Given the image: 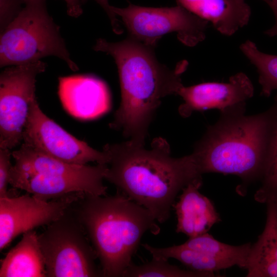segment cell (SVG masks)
Returning a JSON list of instances; mask_svg holds the SVG:
<instances>
[{"label":"cell","mask_w":277,"mask_h":277,"mask_svg":"<svg viewBox=\"0 0 277 277\" xmlns=\"http://www.w3.org/2000/svg\"><path fill=\"white\" fill-rule=\"evenodd\" d=\"M67 7V11L69 15L77 17L80 16L83 12V5L85 0H64Z\"/></svg>","instance_id":"d4e9b609"},{"label":"cell","mask_w":277,"mask_h":277,"mask_svg":"<svg viewBox=\"0 0 277 277\" xmlns=\"http://www.w3.org/2000/svg\"><path fill=\"white\" fill-rule=\"evenodd\" d=\"M1 33V67L55 56L72 70L78 69L70 57L59 26L48 12L46 0H25L20 12Z\"/></svg>","instance_id":"8992f818"},{"label":"cell","mask_w":277,"mask_h":277,"mask_svg":"<svg viewBox=\"0 0 277 277\" xmlns=\"http://www.w3.org/2000/svg\"><path fill=\"white\" fill-rule=\"evenodd\" d=\"M87 0H85L86 2ZM105 11L108 15L112 27L113 31L118 34L122 33L123 29L120 26V22L116 15L111 11V6L108 3V0H94Z\"/></svg>","instance_id":"cb8c5ba5"},{"label":"cell","mask_w":277,"mask_h":277,"mask_svg":"<svg viewBox=\"0 0 277 277\" xmlns=\"http://www.w3.org/2000/svg\"><path fill=\"white\" fill-rule=\"evenodd\" d=\"M58 95L64 108L72 115L84 120L97 118L110 109L111 97L105 83L90 75L58 78Z\"/></svg>","instance_id":"5bb4252c"},{"label":"cell","mask_w":277,"mask_h":277,"mask_svg":"<svg viewBox=\"0 0 277 277\" xmlns=\"http://www.w3.org/2000/svg\"><path fill=\"white\" fill-rule=\"evenodd\" d=\"M46 64L41 61L12 66L0 75V148L11 149L23 141L29 109L35 96L37 75Z\"/></svg>","instance_id":"9c48e42d"},{"label":"cell","mask_w":277,"mask_h":277,"mask_svg":"<svg viewBox=\"0 0 277 277\" xmlns=\"http://www.w3.org/2000/svg\"><path fill=\"white\" fill-rule=\"evenodd\" d=\"M251 244L232 246L221 242L206 233L189 238L184 243L166 248H156L143 244L152 258L181 262L190 270L209 273L238 266L245 269Z\"/></svg>","instance_id":"8fae6325"},{"label":"cell","mask_w":277,"mask_h":277,"mask_svg":"<svg viewBox=\"0 0 277 277\" xmlns=\"http://www.w3.org/2000/svg\"><path fill=\"white\" fill-rule=\"evenodd\" d=\"M85 194L73 193L50 201L29 193L0 198L1 250L18 235L59 219Z\"/></svg>","instance_id":"7c38bea8"},{"label":"cell","mask_w":277,"mask_h":277,"mask_svg":"<svg viewBox=\"0 0 277 277\" xmlns=\"http://www.w3.org/2000/svg\"><path fill=\"white\" fill-rule=\"evenodd\" d=\"M9 184L42 200L57 199L73 193L106 195L103 183L107 164L95 166L66 163L23 143L12 152Z\"/></svg>","instance_id":"5b68a950"},{"label":"cell","mask_w":277,"mask_h":277,"mask_svg":"<svg viewBox=\"0 0 277 277\" xmlns=\"http://www.w3.org/2000/svg\"><path fill=\"white\" fill-rule=\"evenodd\" d=\"M240 49L256 68L261 86V94L269 97L273 91L277 90V55L261 52L250 40L241 44Z\"/></svg>","instance_id":"d6986e66"},{"label":"cell","mask_w":277,"mask_h":277,"mask_svg":"<svg viewBox=\"0 0 277 277\" xmlns=\"http://www.w3.org/2000/svg\"><path fill=\"white\" fill-rule=\"evenodd\" d=\"M265 2L272 11H277V0H262Z\"/></svg>","instance_id":"4316f807"},{"label":"cell","mask_w":277,"mask_h":277,"mask_svg":"<svg viewBox=\"0 0 277 277\" xmlns=\"http://www.w3.org/2000/svg\"><path fill=\"white\" fill-rule=\"evenodd\" d=\"M111 10L122 18L129 37L154 48L172 32L184 45L194 47L205 39L209 23L179 5L154 8L129 4L125 8L111 6Z\"/></svg>","instance_id":"ba28073f"},{"label":"cell","mask_w":277,"mask_h":277,"mask_svg":"<svg viewBox=\"0 0 277 277\" xmlns=\"http://www.w3.org/2000/svg\"><path fill=\"white\" fill-rule=\"evenodd\" d=\"M24 143L62 161L86 165L107 164V153L74 137L41 110L36 98L32 102L23 133Z\"/></svg>","instance_id":"30bf717a"},{"label":"cell","mask_w":277,"mask_h":277,"mask_svg":"<svg viewBox=\"0 0 277 277\" xmlns=\"http://www.w3.org/2000/svg\"><path fill=\"white\" fill-rule=\"evenodd\" d=\"M74 211L97 256L103 276H123L147 231L160 228L146 208L117 190L112 196L85 194Z\"/></svg>","instance_id":"277c9868"},{"label":"cell","mask_w":277,"mask_h":277,"mask_svg":"<svg viewBox=\"0 0 277 277\" xmlns=\"http://www.w3.org/2000/svg\"><path fill=\"white\" fill-rule=\"evenodd\" d=\"M25 0H0V28L2 32L16 17Z\"/></svg>","instance_id":"7402d4cb"},{"label":"cell","mask_w":277,"mask_h":277,"mask_svg":"<svg viewBox=\"0 0 277 277\" xmlns=\"http://www.w3.org/2000/svg\"><path fill=\"white\" fill-rule=\"evenodd\" d=\"M70 209L38 234L46 276H102L96 265V252L75 214H69Z\"/></svg>","instance_id":"52a82bcc"},{"label":"cell","mask_w":277,"mask_h":277,"mask_svg":"<svg viewBox=\"0 0 277 277\" xmlns=\"http://www.w3.org/2000/svg\"><path fill=\"white\" fill-rule=\"evenodd\" d=\"M202 184L201 177L187 185L172 206L177 220L176 232L189 238L207 233L214 224L221 221L212 202L199 192Z\"/></svg>","instance_id":"9a60e30c"},{"label":"cell","mask_w":277,"mask_h":277,"mask_svg":"<svg viewBox=\"0 0 277 277\" xmlns=\"http://www.w3.org/2000/svg\"><path fill=\"white\" fill-rule=\"evenodd\" d=\"M273 105L275 115L268 156L260 180L261 186L254 195L256 201L266 204L277 203V94Z\"/></svg>","instance_id":"ffe728a7"},{"label":"cell","mask_w":277,"mask_h":277,"mask_svg":"<svg viewBox=\"0 0 277 277\" xmlns=\"http://www.w3.org/2000/svg\"><path fill=\"white\" fill-rule=\"evenodd\" d=\"M247 277H277V203H267L265 226L248 254Z\"/></svg>","instance_id":"e0dca14e"},{"label":"cell","mask_w":277,"mask_h":277,"mask_svg":"<svg viewBox=\"0 0 277 277\" xmlns=\"http://www.w3.org/2000/svg\"><path fill=\"white\" fill-rule=\"evenodd\" d=\"M0 276H46L44 259L35 231L24 233L21 241L2 260Z\"/></svg>","instance_id":"ac0fdd59"},{"label":"cell","mask_w":277,"mask_h":277,"mask_svg":"<svg viewBox=\"0 0 277 277\" xmlns=\"http://www.w3.org/2000/svg\"><path fill=\"white\" fill-rule=\"evenodd\" d=\"M124 277H197L213 276L212 275L185 270L170 264L168 260L152 258V260L141 265L132 263L125 271Z\"/></svg>","instance_id":"44dd1931"},{"label":"cell","mask_w":277,"mask_h":277,"mask_svg":"<svg viewBox=\"0 0 277 277\" xmlns=\"http://www.w3.org/2000/svg\"><path fill=\"white\" fill-rule=\"evenodd\" d=\"M93 49L111 55L118 69L121 101L110 127L121 131L131 142L145 145L162 98L177 95L183 85L181 77L188 62L182 60L171 69L159 62L154 47L129 36L116 43L97 39Z\"/></svg>","instance_id":"7a4b0ae2"},{"label":"cell","mask_w":277,"mask_h":277,"mask_svg":"<svg viewBox=\"0 0 277 277\" xmlns=\"http://www.w3.org/2000/svg\"><path fill=\"white\" fill-rule=\"evenodd\" d=\"M246 103L220 112L191 154L202 174H233L248 185L260 181L271 138L275 109L246 115Z\"/></svg>","instance_id":"3957f363"},{"label":"cell","mask_w":277,"mask_h":277,"mask_svg":"<svg viewBox=\"0 0 277 277\" xmlns=\"http://www.w3.org/2000/svg\"><path fill=\"white\" fill-rule=\"evenodd\" d=\"M254 94V87L243 72L231 76L227 83L206 82L189 87L182 86L177 92L184 102L179 113L188 117L194 111L217 109L220 111L246 103Z\"/></svg>","instance_id":"4fadbf2b"},{"label":"cell","mask_w":277,"mask_h":277,"mask_svg":"<svg viewBox=\"0 0 277 277\" xmlns=\"http://www.w3.org/2000/svg\"><path fill=\"white\" fill-rule=\"evenodd\" d=\"M10 149L0 148V198L10 196L8 191L10 171L12 166Z\"/></svg>","instance_id":"603a6c76"},{"label":"cell","mask_w":277,"mask_h":277,"mask_svg":"<svg viewBox=\"0 0 277 277\" xmlns=\"http://www.w3.org/2000/svg\"><path fill=\"white\" fill-rule=\"evenodd\" d=\"M103 150L108 157L105 179L161 223L170 217L179 192L202 177L191 154L172 157L169 144L161 137L153 139L149 148L128 140L107 144Z\"/></svg>","instance_id":"6da1fadb"},{"label":"cell","mask_w":277,"mask_h":277,"mask_svg":"<svg viewBox=\"0 0 277 277\" xmlns=\"http://www.w3.org/2000/svg\"><path fill=\"white\" fill-rule=\"evenodd\" d=\"M179 5L211 23L221 34L231 36L246 26L251 10L245 0H176Z\"/></svg>","instance_id":"2e32d148"},{"label":"cell","mask_w":277,"mask_h":277,"mask_svg":"<svg viewBox=\"0 0 277 277\" xmlns=\"http://www.w3.org/2000/svg\"><path fill=\"white\" fill-rule=\"evenodd\" d=\"M272 12L275 17V24L271 28L264 32L266 35L271 37L277 36V11Z\"/></svg>","instance_id":"484cf974"}]
</instances>
